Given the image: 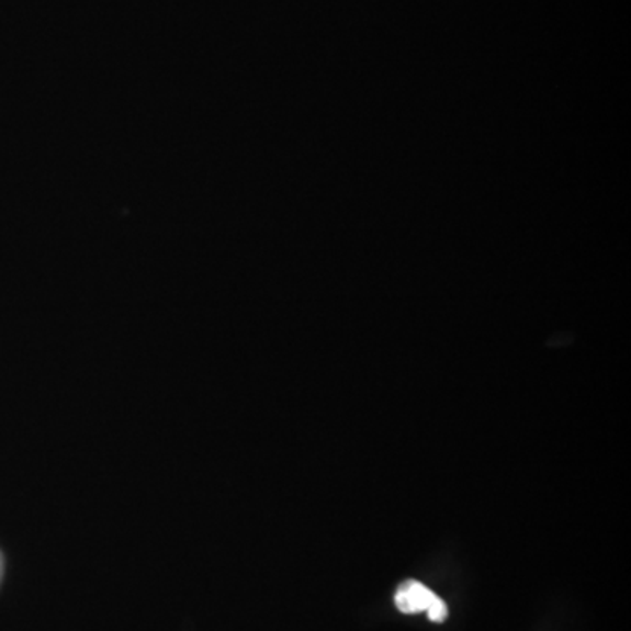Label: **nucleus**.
I'll return each instance as SVG.
<instances>
[{"mask_svg":"<svg viewBox=\"0 0 631 631\" xmlns=\"http://www.w3.org/2000/svg\"><path fill=\"white\" fill-rule=\"evenodd\" d=\"M437 597L439 595L427 588L425 584L409 579L402 583L396 589L395 606L404 615H419V612H427Z\"/></svg>","mask_w":631,"mask_h":631,"instance_id":"f257e3e1","label":"nucleus"},{"mask_svg":"<svg viewBox=\"0 0 631 631\" xmlns=\"http://www.w3.org/2000/svg\"><path fill=\"white\" fill-rule=\"evenodd\" d=\"M427 615L433 623H442V621H446V618H448V606H446V601L437 597L436 601L431 604L430 609L427 610Z\"/></svg>","mask_w":631,"mask_h":631,"instance_id":"f03ea898","label":"nucleus"}]
</instances>
